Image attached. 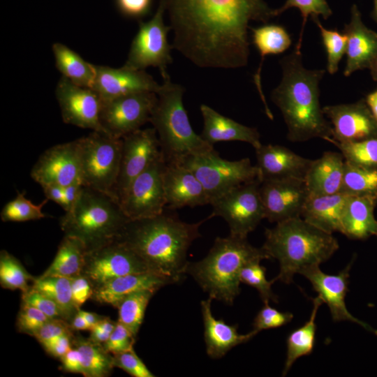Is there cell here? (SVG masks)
Here are the masks:
<instances>
[{
	"label": "cell",
	"instance_id": "f907efd6",
	"mask_svg": "<svg viewBox=\"0 0 377 377\" xmlns=\"http://www.w3.org/2000/svg\"><path fill=\"white\" fill-rule=\"evenodd\" d=\"M72 334L73 330L68 322L60 318H50L37 331L34 337L43 346L61 336Z\"/></svg>",
	"mask_w": 377,
	"mask_h": 377
},
{
	"label": "cell",
	"instance_id": "11a10c76",
	"mask_svg": "<svg viewBox=\"0 0 377 377\" xmlns=\"http://www.w3.org/2000/svg\"><path fill=\"white\" fill-rule=\"evenodd\" d=\"M59 359L61 362V369L64 371L83 374L82 357L77 348L73 347Z\"/></svg>",
	"mask_w": 377,
	"mask_h": 377
},
{
	"label": "cell",
	"instance_id": "d4e9b609",
	"mask_svg": "<svg viewBox=\"0 0 377 377\" xmlns=\"http://www.w3.org/2000/svg\"><path fill=\"white\" fill-rule=\"evenodd\" d=\"M212 300L208 297L200 303L204 340L208 356L219 359L236 346L249 341L258 332L253 330L246 334H242L237 331V325H229L221 318H216L212 311Z\"/></svg>",
	"mask_w": 377,
	"mask_h": 377
},
{
	"label": "cell",
	"instance_id": "836d02e7",
	"mask_svg": "<svg viewBox=\"0 0 377 377\" xmlns=\"http://www.w3.org/2000/svg\"><path fill=\"white\" fill-rule=\"evenodd\" d=\"M312 302L313 309L309 320L300 327L293 331L287 338V355L282 372L283 376L287 374L298 358L308 355L313 352L316 331V317L323 301L318 295L313 299Z\"/></svg>",
	"mask_w": 377,
	"mask_h": 377
},
{
	"label": "cell",
	"instance_id": "44dd1931",
	"mask_svg": "<svg viewBox=\"0 0 377 377\" xmlns=\"http://www.w3.org/2000/svg\"><path fill=\"white\" fill-rule=\"evenodd\" d=\"M94 66L96 77L92 89L103 101L140 91L157 94L161 89V84L144 70L125 66L112 68L94 64Z\"/></svg>",
	"mask_w": 377,
	"mask_h": 377
},
{
	"label": "cell",
	"instance_id": "be15d7a7",
	"mask_svg": "<svg viewBox=\"0 0 377 377\" xmlns=\"http://www.w3.org/2000/svg\"><path fill=\"white\" fill-rule=\"evenodd\" d=\"M373 80L377 82V58L369 68Z\"/></svg>",
	"mask_w": 377,
	"mask_h": 377
},
{
	"label": "cell",
	"instance_id": "52a82bcc",
	"mask_svg": "<svg viewBox=\"0 0 377 377\" xmlns=\"http://www.w3.org/2000/svg\"><path fill=\"white\" fill-rule=\"evenodd\" d=\"M129 220L117 198L84 186L59 223L64 235L80 239L88 251L115 240Z\"/></svg>",
	"mask_w": 377,
	"mask_h": 377
},
{
	"label": "cell",
	"instance_id": "b9f144b4",
	"mask_svg": "<svg viewBox=\"0 0 377 377\" xmlns=\"http://www.w3.org/2000/svg\"><path fill=\"white\" fill-rule=\"evenodd\" d=\"M318 27L327 54V71L333 75L339 70V64L346 54L347 37L336 29H327L321 24L318 16L311 17Z\"/></svg>",
	"mask_w": 377,
	"mask_h": 377
},
{
	"label": "cell",
	"instance_id": "e7e4bbea",
	"mask_svg": "<svg viewBox=\"0 0 377 377\" xmlns=\"http://www.w3.org/2000/svg\"><path fill=\"white\" fill-rule=\"evenodd\" d=\"M373 4L374 6L371 15L373 20L377 24V0H373Z\"/></svg>",
	"mask_w": 377,
	"mask_h": 377
},
{
	"label": "cell",
	"instance_id": "7c38bea8",
	"mask_svg": "<svg viewBox=\"0 0 377 377\" xmlns=\"http://www.w3.org/2000/svg\"><path fill=\"white\" fill-rule=\"evenodd\" d=\"M157 99L154 92L140 91L103 101L100 121L103 132L121 138L140 129L150 121Z\"/></svg>",
	"mask_w": 377,
	"mask_h": 377
},
{
	"label": "cell",
	"instance_id": "680465c9",
	"mask_svg": "<svg viewBox=\"0 0 377 377\" xmlns=\"http://www.w3.org/2000/svg\"><path fill=\"white\" fill-rule=\"evenodd\" d=\"M89 339L97 343L103 344L110 337V333H108L101 329L97 324L90 330Z\"/></svg>",
	"mask_w": 377,
	"mask_h": 377
},
{
	"label": "cell",
	"instance_id": "1f68e13d",
	"mask_svg": "<svg viewBox=\"0 0 377 377\" xmlns=\"http://www.w3.org/2000/svg\"><path fill=\"white\" fill-rule=\"evenodd\" d=\"M87 252L85 244L80 239L64 235L52 263L41 275L68 278L81 275Z\"/></svg>",
	"mask_w": 377,
	"mask_h": 377
},
{
	"label": "cell",
	"instance_id": "f1b7e54d",
	"mask_svg": "<svg viewBox=\"0 0 377 377\" xmlns=\"http://www.w3.org/2000/svg\"><path fill=\"white\" fill-rule=\"evenodd\" d=\"M376 205L377 195H349L343 212L341 233L350 239L361 240L376 235Z\"/></svg>",
	"mask_w": 377,
	"mask_h": 377
},
{
	"label": "cell",
	"instance_id": "3957f363",
	"mask_svg": "<svg viewBox=\"0 0 377 377\" xmlns=\"http://www.w3.org/2000/svg\"><path fill=\"white\" fill-rule=\"evenodd\" d=\"M279 64L282 77L271 100L282 114L288 139L299 142L318 138L329 142L333 131L320 103L319 85L325 70L306 68L302 51L296 47Z\"/></svg>",
	"mask_w": 377,
	"mask_h": 377
},
{
	"label": "cell",
	"instance_id": "db71d44e",
	"mask_svg": "<svg viewBox=\"0 0 377 377\" xmlns=\"http://www.w3.org/2000/svg\"><path fill=\"white\" fill-rule=\"evenodd\" d=\"M73 335L74 334L61 336L42 346L50 355L60 358L73 348Z\"/></svg>",
	"mask_w": 377,
	"mask_h": 377
},
{
	"label": "cell",
	"instance_id": "6125c7cd",
	"mask_svg": "<svg viewBox=\"0 0 377 377\" xmlns=\"http://www.w3.org/2000/svg\"><path fill=\"white\" fill-rule=\"evenodd\" d=\"M80 312L84 317L89 327V330L100 321L104 316L96 314L94 312H89L86 311L80 310Z\"/></svg>",
	"mask_w": 377,
	"mask_h": 377
},
{
	"label": "cell",
	"instance_id": "c3c4849f",
	"mask_svg": "<svg viewBox=\"0 0 377 377\" xmlns=\"http://www.w3.org/2000/svg\"><path fill=\"white\" fill-rule=\"evenodd\" d=\"M21 303L34 306L50 318L64 319V315L57 304L50 298L31 287L22 293Z\"/></svg>",
	"mask_w": 377,
	"mask_h": 377
},
{
	"label": "cell",
	"instance_id": "ab89813d",
	"mask_svg": "<svg viewBox=\"0 0 377 377\" xmlns=\"http://www.w3.org/2000/svg\"><path fill=\"white\" fill-rule=\"evenodd\" d=\"M330 143L338 147L346 161L366 167L377 168V137L355 142Z\"/></svg>",
	"mask_w": 377,
	"mask_h": 377
},
{
	"label": "cell",
	"instance_id": "d590c367",
	"mask_svg": "<svg viewBox=\"0 0 377 377\" xmlns=\"http://www.w3.org/2000/svg\"><path fill=\"white\" fill-rule=\"evenodd\" d=\"M31 287L53 300L69 323L79 311L73 300L71 278L40 275L34 279Z\"/></svg>",
	"mask_w": 377,
	"mask_h": 377
},
{
	"label": "cell",
	"instance_id": "ffe728a7",
	"mask_svg": "<svg viewBox=\"0 0 377 377\" xmlns=\"http://www.w3.org/2000/svg\"><path fill=\"white\" fill-rule=\"evenodd\" d=\"M352 263L337 274H327L322 272L319 266L308 268L301 274L311 282L318 295L327 304L334 321L353 322L377 335L376 330L353 316L347 309L345 298L348 290L349 271Z\"/></svg>",
	"mask_w": 377,
	"mask_h": 377
},
{
	"label": "cell",
	"instance_id": "ac0fdd59",
	"mask_svg": "<svg viewBox=\"0 0 377 377\" xmlns=\"http://www.w3.org/2000/svg\"><path fill=\"white\" fill-rule=\"evenodd\" d=\"M260 192L265 219L272 223L301 217L309 197L304 179L297 178L264 180Z\"/></svg>",
	"mask_w": 377,
	"mask_h": 377
},
{
	"label": "cell",
	"instance_id": "ee69618b",
	"mask_svg": "<svg viewBox=\"0 0 377 377\" xmlns=\"http://www.w3.org/2000/svg\"><path fill=\"white\" fill-rule=\"evenodd\" d=\"M292 8H297L302 17V28L295 46L301 50L303 33L308 17L320 15L323 19L327 20L332 15V10L327 0H286L283 6L275 9L276 17Z\"/></svg>",
	"mask_w": 377,
	"mask_h": 377
},
{
	"label": "cell",
	"instance_id": "7402d4cb",
	"mask_svg": "<svg viewBox=\"0 0 377 377\" xmlns=\"http://www.w3.org/2000/svg\"><path fill=\"white\" fill-rule=\"evenodd\" d=\"M163 180L166 208L173 210L210 204L209 198L202 183L184 165L166 163Z\"/></svg>",
	"mask_w": 377,
	"mask_h": 377
},
{
	"label": "cell",
	"instance_id": "83f0119b",
	"mask_svg": "<svg viewBox=\"0 0 377 377\" xmlns=\"http://www.w3.org/2000/svg\"><path fill=\"white\" fill-rule=\"evenodd\" d=\"M345 159L341 153L325 151L313 160L304 181L309 195H333L340 193Z\"/></svg>",
	"mask_w": 377,
	"mask_h": 377
},
{
	"label": "cell",
	"instance_id": "9f6ffc18",
	"mask_svg": "<svg viewBox=\"0 0 377 377\" xmlns=\"http://www.w3.org/2000/svg\"><path fill=\"white\" fill-rule=\"evenodd\" d=\"M84 185L81 179L77 180L73 183L63 188L65 200V207L64 210L69 211L75 204L81 195Z\"/></svg>",
	"mask_w": 377,
	"mask_h": 377
},
{
	"label": "cell",
	"instance_id": "e575fe53",
	"mask_svg": "<svg viewBox=\"0 0 377 377\" xmlns=\"http://www.w3.org/2000/svg\"><path fill=\"white\" fill-rule=\"evenodd\" d=\"M72 343L73 347L81 354L84 376L105 377L110 375L114 368L113 356L105 350L102 344L80 334L73 335Z\"/></svg>",
	"mask_w": 377,
	"mask_h": 377
},
{
	"label": "cell",
	"instance_id": "74e56055",
	"mask_svg": "<svg viewBox=\"0 0 377 377\" xmlns=\"http://www.w3.org/2000/svg\"><path fill=\"white\" fill-rule=\"evenodd\" d=\"M340 193L348 195H377V168L359 166L345 161Z\"/></svg>",
	"mask_w": 377,
	"mask_h": 377
},
{
	"label": "cell",
	"instance_id": "f5cc1de1",
	"mask_svg": "<svg viewBox=\"0 0 377 377\" xmlns=\"http://www.w3.org/2000/svg\"><path fill=\"white\" fill-rule=\"evenodd\" d=\"M71 280L73 300L75 307L80 310L82 305L91 297L94 289L89 281L82 274Z\"/></svg>",
	"mask_w": 377,
	"mask_h": 377
},
{
	"label": "cell",
	"instance_id": "91938a15",
	"mask_svg": "<svg viewBox=\"0 0 377 377\" xmlns=\"http://www.w3.org/2000/svg\"><path fill=\"white\" fill-rule=\"evenodd\" d=\"M70 325L73 331L89 330V327L80 312V310L75 315Z\"/></svg>",
	"mask_w": 377,
	"mask_h": 377
},
{
	"label": "cell",
	"instance_id": "816d5d0a",
	"mask_svg": "<svg viewBox=\"0 0 377 377\" xmlns=\"http://www.w3.org/2000/svg\"><path fill=\"white\" fill-rule=\"evenodd\" d=\"M154 0H114L118 12L124 17L140 21L151 12Z\"/></svg>",
	"mask_w": 377,
	"mask_h": 377
},
{
	"label": "cell",
	"instance_id": "4316f807",
	"mask_svg": "<svg viewBox=\"0 0 377 377\" xmlns=\"http://www.w3.org/2000/svg\"><path fill=\"white\" fill-rule=\"evenodd\" d=\"M172 283L170 279L152 272L129 274L94 287L91 299L115 307L119 300L131 293L142 290L156 292Z\"/></svg>",
	"mask_w": 377,
	"mask_h": 377
},
{
	"label": "cell",
	"instance_id": "d6a6232c",
	"mask_svg": "<svg viewBox=\"0 0 377 377\" xmlns=\"http://www.w3.org/2000/svg\"><path fill=\"white\" fill-rule=\"evenodd\" d=\"M55 65L62 76L81 87H93L96 77L94 64L61 43L52 45Z\"/></svg>",
	"mask_w": 377,
	"mask_h": 377
},
{
	"label": "cell",
	"instance_id": "6da1fadb",
	"mask_svg": "<svg viewBox=\"0 0 377 377\" xmlns=\"http://www.w3.org/2000/svg\"><path fill=\"white\" fill-rule=\"evenodd\" d=\"M174 33L173 48L200 68L247 65L251 21L267 24L275 9L264 0H161Z\"/></svg>",
	"mask_w": 377,
	"mask_h": 377
},
{
	"label": "cell",
	"instance_id": "8fae6325",
	"mask_svg": "<svg viewBox=\"0 0 377 377\" xmlns=\"http://www.w3.org/2000/svg\"><path fill=\"white\" fill-rule=\"evenodd\" d=\"M260 184V179L243 184L213 200L210 204L213 207L211 218H223L230 235L247 237L265 218Z\"/></svg>",
	"mask_w": 377,
	"mask_h": 377
},
{
	"label": "cell",
	"instance_id": "7a4b0ae2",
	"mask_svg": "<svg viewBox=\"0 0 377 377\" xmlns=\"http://www.w3.org/2000/svg\"><path fill=\"white\" fill-rule=\"evenodd\" d=\"M170 210L165 208L152 217L129 220L116 239L133 250L152 272L175 283L186 274L188 250L200 237V226L211 216L186 223Z\"/></svg>",
	"mask_w": 377,
	"mask_h": 377
},
{
	"label": "cell",
	"instance_id": "2e32d148",
	"mask_svg": "<svg viewBox=\"0 0 377 377\" xmlns=\"http://www.w3.org/2000/svg\"><path fill=\"white\" fill-rule=\"evenodd\" d=\"M55 96L64 123L103 132L100 121L103 100L93 89L79 86L61 76Z\"/></svg>",
	"mask_w": 377,
	"mask_h": 377
},
{
	"label": "cell",
	"instance_id": "5b68a950",
	"mask_svg": "<svg viewBox=\"0 0 377 377\" xmlns=\"http://www.w3.org/2000/svg\"><path fill=\"white\" fill-rule=\"evenodd\" d=\"M247 237H217L207 255L189 263L190 274L212 300L232 305L240 293V272L249 263L270 259L265 251L252 246Z\"/></svg>",
	"mask_w": 377,
	"mask_h": 377
},
{
	"label": "cell",
	"instance_id": "7dc6e473",
	"mask_svg": "<svg viewBox=\"0 0 377 377\" xmlns=\"http://www.w3.org/2000/svg\"><path fill=\"white\" fill-rule=\"evenodd\" d=\"M114 367L119 368L133 377H154L133 348L112 354Z\"/></svg>",
	"mask_w": 377,
	"mask_h": 377
},
{
	"label": "cell",
	"instance_id": "ba28073f",
	"mask_svg": "<svg viewBox=\"0 0 377 377\" xmlns=\"http://www.w3.org/2000/svg\"><path fill=\"white\" fill-rule=\"evenodd\" d=\"M79 142L83 185L114 196L119 172L122 138L92 131L87 136L79 138Z\"/></svg>",
	"mask_w": 377,
	"mask_h": 377
},
{
	"label": "cell",
	"instance_id": "9c48e42d",
	"mask_svg": "<svg viewBox=\"0 0 377 377\" xmlns=\"http://www.w3.org/2000/svg\"><path fill=\"white\" fill-rule=\"evenodd\" d=\"M178 163L189 168L198 177L210 204L232 188L260 179L258 167L253 165L249 158L223 159L215 149L188 156Z\"/></svg>",
	"mask_w": 377,
	"mask_h": 377
},
{
	"label": "cell",
	"instance_id": "4dcf8cb0",
	"mask_svg": "<svg viewBox=\"0 0 377 377\" xmlns=\"http://www.w3.org/2000/svg\"><path fill=\"white\" fill-rule=\"evenodd\" d=\"M252 43L259 52L260 62L259 67L253 75V82L256 86L259 96L263 103L265 112L267 117L273 119L271 112L261 84V69L265 57L267 55L278 54L286 51L292 43V39L287 30L281 25L274 24H264L263 26L251 28Z\"/></svg>",
	"mask_w": 377,
	"mask_h": 377
},
{
	"label": "cell",
	"instance_id": "cb8c5ba5",
	"mask_svg": "<svg viewBox=\"0 0 377 377\" xmlns=\"http://www.w3.org/2000/svg\"><path fill=\"white\" fill-rule=\"evenodd\" d=\"M255 150L261 182L286 178L304 179L313 161L279 145H261Z\"/></svg>",
	"mask_w": 377,
	"mask_h": 377
},
{
	"label": "cell",
	"instance_id": "60d3db41",
	"mask_svg": "<svg viewBox=\"0 0 377 377\" xmlns=\"http://www.w3.org/2000/svg\"><path fill=\"white\" fill-rule=\"evenodd\" d=\"M46 198L38 205L33 203L22 193H17L16 197L8 202L0 214L3 222H23L38 220L45 217L42 209L47 202Z\"/></svg>",
	"mask_w": 377,
	"mask_h": 377
},
{
	"label": "cell",
	"instance_id": "f546056e",
	"mask_svg": "<svg viewBox=\"0 0 377 377\" xmlns=\"http://www.w3.org/2000/svg\"><path fill=\"white\" fill-rule=\"evenodd\" d=\"M348 196L342 193L309 195L301 217L328 233H341L342 215Z\"/></svg>",
	"mask_w": 377,
	"mask_h": 377
},
{
	"label": "cell",
	"instance_id": "9a60e30c",
	"mask_svg": "<svg viewBox=\"0 0 377 377\" xmlns=\"http://www.w3.org/2000/svg\"><path fill=\"white\" fill-rule=\"evenodd\" d=\"M162 154L154 128L138 129L122 138L119 172L114 196L119 202L132 182Z\"/></svg>",
	"mask_w": 377,
	"mask_h": 377
},
{
	"label": "cell",
	"instance_id": "d6986e66",
	"mask_svg": "<svg viewBox=\"0 0 377 377\" xmlns=\"http://www.w3.org/2000/svg\"><path fill=\"white\" fill-rule=\"evenodd\" d=\"M333 131L332 141L355 142L377 137V121L365 99L323 108Z\"/></svg>",
	"mask_w": 377,
	"mask_h": 377
},
{
	"label": "cell",
	"instance_id": "94428289",
	"mask_svg": "<svg viewBox=\"0 0 377 377\" xmlns=\"http://www.w3.org/2000/svg\"><path fill=\"white\" fill-rule=\"evenodd\" d=\"M365 101L377 121V88L367 96Z\"/></svg>",
	"mask_w": 377,
	"mask_h": 377
},
{
	"label": "cell",
	"instance_id": "e0dca14e",
	"mask_svg": "<svg viewBox=\"0 0 377 377\" xmlns=\"http://www.w3.org/2000/svg\"><path fill=\"white\" fill-rule=\"evenodd\" d=\"M30 175L41 186L55 184L65 187L82 180L79 139L45 150L34 165Z\"/></svg>",
	"mask_w": 377,
	"mask_h": 377
},
{
	"label": "cell",
	"instance_id": "277c9868",
	"mask_svg": "<svg viewBox=\"0 0 377 377\" xmlns=\"http://www.w3.org/2000/svg\"><path fill=\"white\" fill-rule=\"evenodd\" d=\"M265 235L262 248L279 263L280 271L274 279L287 284L295 274L327 261L339 246L332 234L302 217L276 223L274 228L265 229Z\"/></svg>",
	"mask_w": 377,
	"mask_h": 377
},
{
	"label": "cell",
	"instance_id": "f6af8a7d",
	"mask_svg": "<svg viewBox=\"0 0 377 377\" xmlns=\"http://www.w3.org/2000/svg\"><path fill=\"white\" fill-rule=\"evenodd\" d=\"M50 319L38 309L21 303L16 320L19 332L34 337L37 331Z\"/></svg>",
	"mask_w": 377,
	"mask_h": 377
},
{
	"label": "cell",
	"instance_id": "603a6c76",
	"mask_svg": "<svg viewBox=\"0 0 377 377\" xmlns=\"http://www.w3.org/2000/svg\"><path fill=\"white\" fill-rule=\"evenodd\" d=\"M343 33L347 37L346 77L354 72L369 68L377 58V33L364 23L356 4L350 8V17Z\"/></svg>",
	"mask_w": 377,
	"mask_h": 377
},
{
	"label": "cell",
	"instance_id": "6f0895ef",
	"mask_svg": "<svg viewBox=\"0 0 377 377\" xmlns=\"http://www.w3.org/2000/svg\"><path fill=\"white\" fill-rule=\"evenodd\" d=\"M44 194L48 200H52L63 209L65 207V200L63 188L55 184H48L41 186Z\"/></svg>",
	"mask_w": 377,
	"mask_h": 377
},
{
	"label": "cell",
	"instance_id": "8992f818",
	"mask_svg": "<svg viewBox=\"0 0 377 377\" xmlns=\"http://www.w3.org/2000/svg\"><path fill=\"white\" fill-rule=\"evenodd\" d=\"M150 122L156 131L166 163H180L188 156L214 149L193 129L183 103L184 88L163 78Z\"/></svg>",
	"mask_w": 377,
	"mask_h": 377
},
{
	"label": "cell",
	"instance_id": "f35d334b",
	"mask_svg": "<svg viewBox=\"0 0 377 377\" xmlns=\"http://www.w3.org/2000/svg\"><path fill=\"white\" fill-rule=\"evenodd\" d=\"M15 256L6 250L0 252V284L6 289L20 290L24 293L29 290V281L34 280Z\"/></svg>",
	"mask_w": 377,
	"mask_h": 377
},
{
	"label": "cell",
	"instance_id": "8d00e7d4",
	"mask_svg": "<svg viewBox=\"0 0 377 377\" xmlns=\"http://www.w3.org/2000/svg\"><path fill=\"white\" fill-rule=\"evenodd\" d=\"M156 292L142 290L131 293L118 302V321L125 325L135 336L143 323L147 306Z\"/></svg>",
	"mask_w": 377,
	"mask_h": 377
},
{
	"label": "cell",
	"instance_id": "484cf974",
	"mask_svg": "<svg viewBox=\"0 0 377 377\" xmlns=\"http://www.w3.org/2000/svg\"><path fill=\"white\" fill-rule=\"evenodd\" d=\"M200 110L203 119L200 135L209 144L240 141L250 144L255 149L262 145L260 133L256 128L239 124L205 104L200 105Z\"/></svg>",
	"mask_w": 377,
	"mask_h": 377
},
{
	"label": "cell",
	"instance_id": "30bf717a",
	"mask_svg": "<svg viewBox=\"0 0 377 377\" xmlns=\"http://www.w3.org/2000/svg\"><path fill=\"white\" fill-rule=\"evenodd\" d=\"M165 12V6L160 0L152 18L147 22L139 21L138 32L131 42L124 66L144 71L149 66L156 67L163 78L168 75L167 70L168 65L172 63L173 46L168 40L171 27L164 23Z\"/></svg>",
	"mask_w": 377,
	"mask_h": 377
},
{
	"label": "cell",
	"instance_id": "bcb514c9",
	"mask_svg": "<svg viewBox=\"0 0 377 377\" xmlns=\"http://www.w3.org/2000/svg\"><path fill=\"white\" fill-rule=\"evenodd\" d=\"M293 318V313L280 311L270 306L269 303H265L254 318L253 330L258 333L261 330L279 327L288 324Z\"/></svg>",
	"mask_w": 377,
	"mask_h": 377
},
{
	"label": "cell",
	"instance_id": "681fc988",
	"mask_svg": "<svg viewBox=\"0 0 377 377\" xmlns=\"http://www.w3.org/2000/svg\"><path fill=\"white\" fill-rule=\"evenodd\" d=\"M135 339L136 337L117 320L115 328L103 346L108 353L115 354L133 348Z\"/></svg>",
	"mask_w": 377,
	"mask_h": 377
},
{
	"label": "cell",
	"instance_id": "4fadbf2b",
	"mask_svg": "<svg viewBox=\"0 0 377 377\" xmlns=\"http://www.w3.org/2000/svg\"><path fill=\"white\" fill-rule=\"evenodd\" d=\"M165 165L162 154L128 186L119 203L130 220L152 217L166 208L163 180Z\"/></svg>",
	"mask_w": 377,
	"mask_h": 377
},
{
	"label": "cell",
	"instance_id": "03108f58",
	"mask_svg": "<svg viewBox=\"0 0 377 377\" xmlns=\"http://www.w3.org/2000/svg\"><path fill=\"white\" fill-rule=\"evenodd\" d=\"M376 235H377V232H376Z\"/></svg>",
	"mask_w": 377,
	"mask_h": 377
},
{
	"label": "cell",
	"instance_id": "7bdbcfd3",
	"mask_svg": "<svg viewBox=\"0 0 377 377\" xmlns=\"http://www.w3.org/2000/svg\"><path fill=\"white\" fill-rule=\"evenodd\" d=\"M261 260H254L246 264L241 270L240 281L256 288L263 302H278V297L273 293L272 284L274 279L268 281L266 278V268L260 265Z\"/></svg>",
	"mask_w": 377,
	"mask_h": 377
},
{
	"label": "cell",
	"instance_id": "5bb4252c",
	"mask_svg": "<svg viewBox=\"0 0 377 377\" xmlns=\"http://www.w3.org/2000/svg\"><path fill=\"white\" fill-rule=\"evenodd\" d=\"M144 272H152L133 250L115 239L87 252L82 275L94 289L114 278Z\"/></svg>",
	"mask_w": 377,
	"mask_h": 377
}]
</instances>
